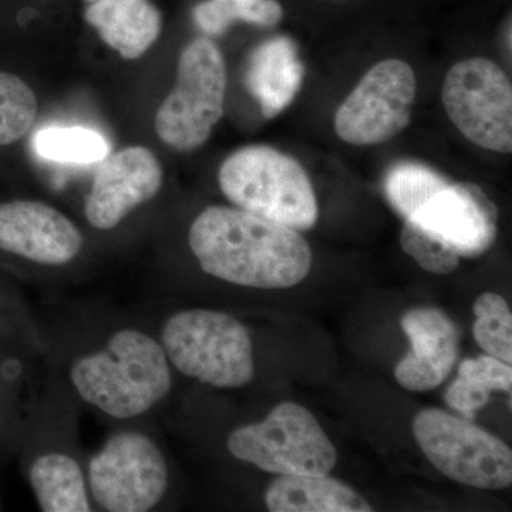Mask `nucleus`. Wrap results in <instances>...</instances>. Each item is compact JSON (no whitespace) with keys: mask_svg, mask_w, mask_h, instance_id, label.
<instances>
[{"mask_svg":"<svg viewBox=\"0 0 512 512\" xmlns=\"http://www.w3.org/2000/svg\"><path fill=\"white\" fill-rule=\"evenodd\" d=\"M188 245L202 272L241 288H293L312 269L301 232L237 207L205 208L192 222Z\"/></svg>","mask_w":512,"mask_h":512,"instance_id":"obj_1","label":"nucleus"},{"mask_svg":"<svg viewBox=\"0 0 512 512\" xmlns=\"http://www.w3.org/2000/svg\"><path fill=\"white\" fill-rule=\"evenodd\" d=\"M173 372L160 340L127 326L74 357L69 382L87 406L110 419L130 421L165 402L173 390Z\"/></svg>","mask_w":512,"mask_h":512,"instance_id":"obj_2","label":"nucleus"},{"mask_svg":"<svg viewBox=\"0 0 512 512\" xmlns=\"http://www.w3.org/2000/svg\"><path fill=\"white\" fill-rule=\"evenodd\" d=\"M180 375L215 389H242L255 377L254 343L244 323L227 312L192 308L174 312L158 336Z\"/></svg>","mask_w":512,"mask_h":512,"instance_id":"obj_3","label":"nucleus"},{"mask_svg":"<svg viewBox=\"0 0 512 512\" xmlns=\"http://www.w3.org/2000/svg\"><path fill=\"white\" fill-rule=\"evenodd\" d=\"M222 194L234 207L256 217L309 231L319 208L311 178L295 158L269 146L239 148L222 163Z\"/></svg>","mask_w":512,"mask_h":512,"instance_id":"obj_4","label":"nucleus"},{"mask_svg":"<svg viewBox=\"0 0 512 512\" xmlns=\"http://www.w3.org/2000/svg\"><path fill=\"white\" fill-rule=\"evenodd\" d=\"M229 454L276 476H326L338 451L316 417L302 404H276L264 420L229 433Z\"/></svg>","mask_w":512,"mask_h":512,"instance_id":"obj_5","label":"nucleus"},{"mask_svg":"<svg viewBox=\"0 0 512 512\" xmlns=\"http://www.w3.org/2000/svg\"><path fill=\"white\" fill-rule=\"evenodd\" d=\"M87 484L94 508L106 512H148L164 503L170 466L163 448L143 430L114 431L90 457Z\"/></svg>","mask_w":512,"mask_h":512,"instance_id":"obj_6","label":"nucleus"},{"mask_svg":"<svg viewBox=\"0 0 512 512\" xmlns=\"http://www.w3.org/2000/svg\"><path fill=\"white\" fill-rule=\"evenodd\" d=\"M227 66L221 50L208 37L184 47L173 92L156 114L157 136L177 151L207 143L224 116Z\"/></svg>","mask_w":512,"mask_h":512,"instance_id":"obj_7","label":"nucleus"},{"mask_svg":"<svg viewBox=\"0 0 512 512\" xmlns=\"http://www.w3.org/2000/svg\"><path fill=\"white\" fill-rule=\"evenodd\" d=\"M413 436L443 476L480 490L512 483L511 448L473 420L429 407L414 416Z\"/></svg>","mask_w":512,"mask_h":512,"instance_id":"obj_8","label":"nucleus"},{"mask_svg":"<svg viewBox=\"0 0 512 512\" xmlns=\"http://www.w3.org/2000/svg\"><path fill=\"white\" fill-rule=\"evenodd\" d=\"M441 99L467 140L495 153H511L512 86L497 63L474 57L454 64L444 79Z\"/></svg>","mask_w":512,"mask_h":512,"instance_id":"obj_9","label":"nucleus"},{"mask_svg":"<svg viewBox=\"0 0 512 512\" xmlns=\"http://www.w3.org/2000/svg\"><path fill=\"white\" fill-rule=\"evenodd\" d=\"M416 74L399 59L379 62L335 114V130L352 146H376L399 136L412 120Z\"/></svg>","mask_w":512,"mask_h":512,"instance_id":"obj_10","label":"nucleus"},{"mask_svg":"<svg viewBox=\"0 0 512 512\" xmlns=\"http://www.w3.org/2000/svg\"><path fill=\"white\" fill-rule=\"evenodd\" d=\"M163 185V168L148 148L128 147L100 161L84 215L93 228L110 231Z\"/></svg>","mask_w":512,"mask_h":512,"instance_id":"obj_11","label":"nucleus"},{"mask_svg":"<svg viewBox=\"0 0 512 512\" xmlns=\"http://www.w3.org/2000/svg\"><path fill=\"white\" fill-rule=\"evenodd\" d=\"M84 245L82 231L63 212L45 202H0V251L32 264H72Z\"/></svg>","mask_w":512,"mask_h":512,"instance_id":"obj_12","label":"nucleus"},{"mask_svg":"<svg viewBox=\"0 0 512 512\" xmlns=\"http://www.w3.org/2000/svg\"><path fill=\"white\" fill-rule=\"evenodd\" d=\"M409 220L453 248L460 258L484 255L497 238V207L476 184H448Z\"/></svg>","mask_w":512,"mask_h":512,"instance_id":"obj_13","label":"nucleus"},{"mask_svg":"<svg viewBox=\"0 0 512 512\" xmlns=\"http://www.w3.org/2000/svg\"><path fill=\"white\" fill-rule=\"evenodd\" d=\"M412 350L397 363L394 377L404 389L424 393L446 382L460 355V329L446 313L417 306L402 316Z\"/></svg>","mask_w":512,"mask_h":512,"instance_id":"obj_14","label":"nucleus"},{"mask_svg":"<svg viewBox=\"0 0 512 512\" xmlns=\"http://www.w3.org/2000/svg\"><path fill=\"white\" fill-rule=\"evenodd\" d=\"M298 47L286 36L272 37L251 53L245 86L259 103L266 119H274L298 96L303 82Z\"/></svg>","mask_w":512,"mask_h":512,"instance_id":"obj_15","label":"nucleus"},{"mask_svg":"<svg viewBox=\"0 0 512 512\" xmlns=\"http://www.w3.org/2000/svg\"><path fill=\"white\" fill-rule=\"evenodd\" d=\"M84 19L126 60L143 56L163 28L160 10L151 0H96L84 12Z\"/></svg>","mask_w":512,"mask_h":512,"instance_id":"obj_16","label":"nucleus"},{"mask_svg":"<svg viewBox=\"0 0 512 512\" xmlns=\"http://www.w3.org/2000/svg\"><path fill=\"white\" fill-rule=\"evenodd\" d=\"M28 480L37 507L43 512H92L86 470L72 451L46 448L28 467Z\"/></svg>","mask_w":512,"mask_h":512,"instance_id":"obj_17","label":"nucleus"},{"mask_svg":"<svg viewBox=\"0 0 512 512\" xmlns=\"http://www.w3.org/2000/svg\"><path fill=\"white\" fill-rule=\"evenodd\" d=\"M272 512H370L367 503L348 484L326 476H278L265 491Z\"/></svg>","mask_w":512,"mask_h":512,"instance_id":"obj_18","label":"nucleus"},{"mask_svg":"<svg viewBox=\"0 0 512 512\" xmlns=\"http://www.w3.org/2000/svg\"><path fill=\"white\" fill-rule=\"evenodd\" d=\"M195 25L207 36H221L235 22L274 28L284 18L278 0H205L192 10Z\"/></svg>","mask_w":512,"mask_h":512,"instance_id":"obj_19","label":"nucleus"},{"mask_svg":"<svg viewBox=\"0 0 512 512\" xmlns=\"http://www.w3.org/2000/svg\"><path fill=\"white\" fill-rule=\"evenodd\" d=\"M33 147L37 156L55 163L87 165L109 156V143L86 127H45L37 131Z\"/></svg>","mask_w":512,"mask_h":512,"instance_id":"obj_20","label":"nucleus"},{"mask_svg":"<svg viewBox=\"0 0 512 512\" xmlns=\"http://www.w3.org/2000/svg\"><path fill=\"white\" fill-rule=\"evenodd\" d=\"M450 183L429 165L402 161L394 164L386 174L384 194L394 211L404 220H409L414 212Z\"/></svg>","mask_w":512,"mask_h":512,"instance_id":"obj_21","label":"nucleus"},{"mask_svg":"<svg viewBox=\"0 0 512 512\" xmlns=\"http://www.w3.org/2000/svg\"><path fill=\"white\" fill-rule=\"evenodd\" d=\"M473 335L487 355L512 362V313L510 305L494 292H484L474 302Z\"/></svg>","mask_w":512,"mask_h":512,"instance_id":"obj_22","label":"nucleus"},{"mask_svg":"<svg viewBox=\"0 0 512 512\" xmlns=\"http://www.w3.org/2000/svg\"><path fill=\"white\" fill-rule=\"evenodd\" d=\"M36 94L16 74L0 72V147L18 143L35 124Z\"/></svg>","mask_w":512,"mask_h":512,"instance_id":"obj_23","label":"nucleus"},{"mask_svg":"<svg viewBox=\"0 0 512 512\" xmlns=\"http://www.w3.org/2000/svg\"><path fill=\"white\" fill-rule=\"evenodd\" d=\"M400 244L424 269L434 275H450L460 265V255L443 241L433 237L412 220H404Z\"/></svg>","mask_w":512,"mask_h":512,"instance_id":"obj_24","label":"nucleus"},{"mask_svg":"<svg viewBox=\"0 0 512 512\" xmlns=\"http://www.w3.org/2000/svg\"><path fill=\"white\" fill-rule=\"evenodd\" d=\"M458 376L471 377L484 384L491 393L503 392L511 394L512 369L511 363L487 355L476 359H466L458 367Z\"/></svg>","mask_w":512,"mask_h":512,"instance_id":"obj_25","label":"nucleus"},{"mask_svg":"<svg viewBox=\"0 0 512 512\" xmlns=\"http://www.w3.org/2000/svg\"><path fill=\"white\" fill-rule=\"evenodd\" d=\"M490 396V390L477 380L458 376L447 389L446 403L466 419L473 420L478 410L488 403Z\"/></svg>","mask_w":512,"mask_h":512,"instance_id":"obj_26","label":"nucleus"},{"mask_svg":"<svg viewBox=\"0 0 512 512\" xmlns=\"http://www.w3.org/2000/svg\"><path fill=\"white\" fill-rule=\"evenodd\" d=\"M86 2L92 3V2H96V0H86Z\"/></svg>","mask_w":512,"mask_h":512,"instance_id":"obj_27","label":"nucleus"}]
</instances>
